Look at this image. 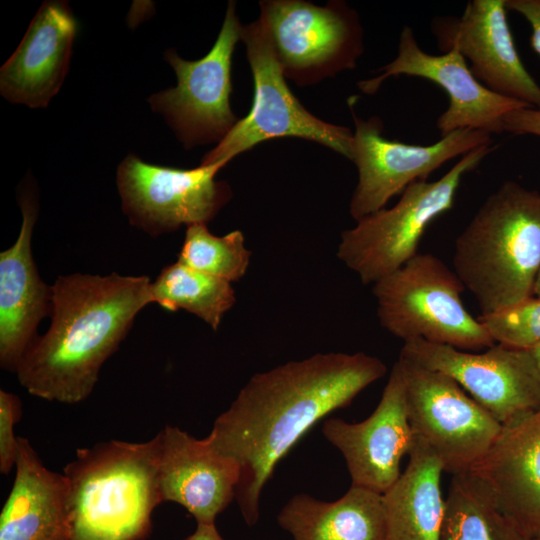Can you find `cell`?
I'll return each instance as SVG.
<instances>
[{
    "mask_svg": "<svg viewBox=\"0 0 540 540\" xmlns=\"http://www.w3.org/2000/svg\"><path fill=\"white\" fill-rule=\"evenodd\" d=\"M386 372L382 360L363 352H329L249 379L207 436L240 466L235 499L249 526L259 519L262 490L281 458L315 423Z\"/></svg>",
    "mask_w": 540,
    "mask_h": 540,
    "instance_id": "cell-1",
    "label": "cell"
},
{
    "mask_svg": "<svg viewBox=\"0 0 540 540\" xmlns=\"http://www.w3.org/2000/svg\"><path fill=\"white\" fill-rule=\"evenodd\" d=\"M147 276L70 274L52 288L51 323L32 341L16 374L32 395L74 404L93 391L104 362L152 302Z\"/></svg>",
    "mask_w": 540,
    "mask_h": 540,
    "instance_id": "cell-2",
    "label": "cell"
},
{
    "mask_svg": "<svg viewBox=\"0 0 540 540\" xmlns=\"http://www.w3.org/2000/svg\"><path fill=\"white\" fill-rule=\"evenodd\" d=\"M452 263L482 315L533 296L540 272V193L502 183L456 238Z\"/></svg>",
    "mask_w": 540,
    "mask_h": 540,
    "instance_id": "cell-3",
    "label": "cell"
},
{
    "mask_svg": "<svg viewBox=\"0 0 540 540\" xmlns=\"http://www.w3.org/2000/svg\"><path fill=\"white\" fill-rule=\"evenodd\" d=\"M159 438L111 440L79 449L64 468L69 485L70 540H142L162 501Z\"/></svg>",
    "mask_w": 540,
    "mask_h": 540,
    "instance_id": "cell-4",
    "label": "cell"
},
{
    "mask_svg": "<svg viewBox=\"0 0 540 540\" xmlns=\"http://www.w3.org/2000/svg\"><path fill=\"white\" fill-rule=\"evenodd\" d=\"M464 286L454 270L430 253H417L373 284L380 325L404 342L423 339L461 350L495 344L465 308Z\"/></svg>",
    "mask_w": 540,
    "mask_h": 540,
    "instance_id": "cell-5",
    "label": "cell"
},
{
    "mask_svg": "<svg viewBox=\"0 0 540 540\" xmlns=\"http://www.w3.org/2000/svg\"><path fill=\"white\" fill-rule=\"evenodd\" d=\"M493 150L489 145L465 154L441 178L411 183L394 206L356 221L342 232L338 258L365 285L399 269L418 253L429 224L453 207L464 176Z\"/></svg>",
    "mask_w": 540,
    "mask_h": 540,
    "instance_id": "cell-6",
    "label": "cell"
},
{
    "mask_svg": "<svg viewBox=\"0 0 540 540\" xmlns=\"http://www.w3.org/2000/svg\"><path fill=\"white\" fill-rule=\"evenodd\" d=\"M241 41L254 82L252 106L227 136L202 157L200 165L228 164L257 144L280 137L313 141L350 160L353 132L318 118L295 97L260 18L243 25Z\"/></svg>",
    "mask_w": 540,
    "mask_h": 540,
    "instance_id": "cell-7",
    "label": "cell"
},
{
    "mask_svg": "<svg viewBox=\"0 0 540 540\" xmlns=\"http://www.w3.org/2000/svg\"><path fill=\"white\" fill-rule=\"evenodd\" d=\"M260 16L285 78L315 85L354 69L364 52L358 12L341 0H263Z\"/></svg>",
    "mask_w": 540,
    "mask_h": 540,
    "instance_id": "cell-8",
    "label": "cell"
},
{
    "mask_svg": "<svg viewBox=\"0 0 540 540\" xmlns=\"http://www.w3.org/2000/svg\"><path fill=\"white\" fill-rule=\"evenodd\" d=\"M236 6L235 1L228 2L217 39L204 57L185 60L175 49L164 52L177 84L152 94L147 100L187 150L211 143L217 145L240 119L230 105L232 56L241 41L243 27Z\"/></svg>",
    "mask_w": 540,
    "mask_h": 540,
    "instance_id": "cell-9",
    "label": "cell"
},
{
    "mask_svg": "<svg viewBox=\"0 0 540 540\" xmlns=\"http://www.w3.org/2000/svg\"><path fill=\"white\" fill-rule=\"evenodd\" d=\"M396 362L415 437L434 451L444 472H468L490 450L503 425L448 375L400 356Z\"/></svg>",
    "mask_w": 540,
    "mask_h": 540,
    "instance_id": "cell-10",
    "label": "cell"
},
{
    "mask_svg": "<svg viewBox=\"0 0 540 540\" xmlns=\"http://www.w3.org/2000/svg\"><path fill=\"white\" fill-rule=\"evenodd\" d=\"M226 165L181 169L150 164L129 154L116 173L122 210L131 225L152 237L182 225L207 224L232 197L229 184L216 180Z\"/></svg>",
    "mask_w": 540,
    "mask_h": 540,
    "instance_id": "cell-11",
    "label": "cell"
},
{
    "mask_svg": "<svg viewBox=\"0 0 540 540\" xmlns=\"http://www.w3.org/2000/svg\"><path fill=\"white\" fill-rule=\"evenodd\" d=\"M351 161L358 172L349 213L356 221L385 208L407 186L428 176L446 162L492 143L491 134L472 129L453 131L429 145L408 144L383 135L377 116L367 120L353 112Z\"/></svg>",
    "mask_w": 540,
    "mask_h": 540,
    "instance_id": "cell-12",
    "label": "cell"
},
{
    "mask_svg": "<svg viewBox=\"0 0 540 540\" xmlns=\"http://www.w3.org/2000/svg\"><path fill=\"white\" fill-rule=\"evenodd\" d=\"M399 356L451 377L503 426L540 407V376L530 350L496 343L472 353L411 339Z\"/></svg>",
    "mask_w": 540,
    "mask_h": 540,
    "instance_id": "cell-13",
    "label": "cell"
},
{
    "mask_svg": "<svg viewBox=\"0 0 540 540\" xmlns=\"http://www.w3.org/2000/svg\"><path fill=\"white\" fill-rule=\"evenodd\" d=\"M375 72L374 77L357 83L363 93L375 94L386 79L400 75L424 78L440 86L449 100L448 107L436 120L441 137L461 129L501 133L502 119L507 113L531 107L486 88L457 51L439 55L425 52L409 26L400 33L396 57Z\"/></svg>",
    "mask_w": 540,
    "mask_h": 540,
    "instance_id": "cell-14",
    "label": "cell"
},
{
    "mask_svg": "<svg viewBox=\"0 0 540 540\" xmlns=\"http://www.w3.org/2000/svg\"><path fill=\"white\" fill-rule=\"evenodd\" d=\"M506 0H471L461 16L431 21L438 48L455 50L492 92L540 109V86L524 67L507 20Z\"/></svg>",
    "mask_w": 540,
    "mask_h": 540,
    "instance_id": "cell-15",
    "label": "cell"
},
{
    "mask_svg": "<svg viewBox=\"0 0 540 540\" xmlns=\"http://www.w3.org/2000/svg\"><path fill=\"white\" fill-rule=\"evenodd\" d=\"M322 433L343 455L351 485L385 493L401 474L400 463L415 441L406 400V388L397 362L380 401L365 420L324 421Z\"/></svg>",
    "mask_w": 540,
    "mask_h": 540,
    "instance_id": "cell-16",
    "label": "cell"
},
{
    "mask_svg": "<svg viewBox=\"0 0 540 540\" xmlns=\"http://www.w3.org/2000/svg\"><path fill=\"white\" fill-rule=\"evenodd\" d=\"M158 435V480L162 501L187 509L197 523L215 518L235 499L240 466L208 437L197 439L174 426Z\"/></svg>",
    "mask_w": 540,
    "mask_h": 540,
    "instance_id": "cell-17",
    "label": "cell"
},
{
    "mask_svg": "<svg viewBox=\"0 0 540 540\" xmlns=\"http://www.w3.org/2000/svg\"><path fill=\"white\" fill-rule=\"evenodd\" d=\"M77 30V20L66 1L43 2L0 69L1 95L11 103L46 108L69 71Z\"/></svg>",
    "mask_w": 540,
    "mask_h": 540,
    "instance_id": "cell-18",
    "label": "cell"
},
{
    "mask_svg": "<svg viewBox=\"0 0 540 540\" xmlns=\"http://www.w3.org/2000/svg\"><path fill=\"white\" fill-rule=\"evenodd\" d=\"M22 225L15 243L0 253V365L16 373L40 321L51 314L52 288L40 277L32 255L37 198L22 192Z\"/></svg>",
    "mask_w": 540,
    "mask_h": 540,
    "instance_id": "cell-19",
    "label": "cell"
},
{
    "mask_svg": "<svg viewBox=\"0 0 540 540\" xmlns=\"http://www.w3.org/2000/svg\"><path fill=\"white\" fill-rule=\"evenodd\" d=\"M528 535H540V407L503 426L487 454L468 472Z\"/></svg>",
    "mask_w": 540,
    "mask_h": 540,
    "instance_id": "cell-20",
    "label": "cell"
},
{
    "mask_svg": "<svg viewBox=\"0 0 540 540\" xmlns=\"http://www.w3.org/2000/svg\"><path fill=\"white\" fill-rule=\"evenodd\" d=\"M16 475L0 516V540H70L69 485L18 437Z\"/></svg>",
    "mask_w": 540,
    "mask_h": 540,
    "instance_id": "cell-21",
    "label": "cell"
},
{
    "mask_svg": "<svg viewBox=\"0 0 540 540\" xmlns=\"http://www.w3.org/2000/svg\"><path fill=\"white\" fill-rule=\"evenodd\" d=\"M293 540H386L382 494L353 486L335 501L300 493L277 516Z\"/></svg>",
    "mask_w": 540,
    "mask_h": 540,
    "instance_id": "cell-22",
    "label": "cell"
},
{
    "mask_svg": "<svg viewBox=\"0 0 540 540\" xmlns=\"http://www.w3.org/2000/svg\"><path fill=\"white\" fill-rule=\"evenodd\" d=\"M443 472L434 451L415 437L406 469L382 494L386 540H441L445 515Z\"/></svg>",
    "mask_w": 540,
    "mask_h": 540,
    "instance_id": "cell-23",
    "label": "cell"
},
{
    "mask_svg": "<svg viewBox=\"0 0 540 540\" xmlns=\"http://www.w3.org/2000/svg\"><path fill=\"white\" fill-rule=\"evenodd\" d=\"M441 540H535L467 473L452 475Z\"/></svg>",
    "mask_w": 540,
    "mask_h": 540,
    "instance_id": "cell-24",
    "label": "cell"
},
{
    "mask_svg": "<svg viewBox=\"0 0 540 540\" xmlns=\"http://www.w3.org/2000/svg\"><path fill=\"white\" fill-rule=\"evenodd\" d=\"M152 302L165 310H185L217 330L236 302L229 281L195 270L179 261L162 269L151 284Z\"/></svg>",
    "mask_w": 540,
    "mask_h": 540,
    "instance_id": "cell-25",
    "label": "cell"
},
{
    "mask_svg": "<svg viewBox=\"0 0 540 540\" xmlns=\"http://www.w3.org/2000/svg\"><path fill=\"white\" fill-rule=\"evenodd\" d=\"M250 257L240 230L216 236L207 224L196 223L186 227L177 261L232 283L246 274Z\"/></svg>",
    "mask_w": 540,
    "mask_h": 540,
    "instance_id": "cell-26",
    "label": "cell"
},
{
    "mask_svg": "<svg viewBox=\"0 0 540 540\" xmlns=\"http://www.w3.org/2000/svg\"><path fill=\"white\" fill-rule=\"evenodd\" d=\"M478 320L495 343L530 350L540 345V297L531 296Z\"/></svg>",
    "mask_w": 540,
    "mask_h": 540,
    "instance_id": "cell-27",
    "label": "cell"
},
{
    "mask_svg": "<svg viewBox=\"0 0 540 540\" xmlns=\"http://www.w3.org/2000/svg\"><path fill=\"white\" fill-rule=\"evenodd\" d=\"M21 401L13 393L0 390V471L8 474L15 466L18 437L14 426L21 418Z\"/></svg>",
    "mask_w": 540,
    "mask_h": 540,
    "instance_id": "cell-28",
    "label": "cell"
},
{
    "mask_svg": "<svg viewBox=\"0 0 540 540\" xmlns=\"http://www.w3.org/2000/svg\"><path fill=\"white\" fill-rule=\"evenodd\" d=\"M503 132L540 137V109L525 107L510 111L502 119Z\"/></svg>",
    "mask_w": 540,
    "mask_h": 540,
    "instance_id": "cell-29",
    "label": "cell"
},
{
    "mask_svg": "<svg viewBox=\"0 0 540 540\" xmlns=\"http://www.w3.org/2000/svg\"><path fill=\"white\" fill-rule=\"evenodd\" d=\"M508 10L521 14L530 24V45L540 55V0H506Z\"/></svg>",
    "mask_w": 540,
    "mask_h": 540,
    "instance_id": "cell-30",
    "label": "cell"
},
{
    "mask_svg": "<svg viewBox=\"0 0 540 540\" xmlns=\"http://www.w3.org/2000/svg\"><path fill=\"white\" fill-rule=\"evenodd\" d=\"M184 540H225L215 523H197L195 531Z\"/></svg>",
    "mask_w": 540,
    "mask_h": 540,
    "instance_id": "cell-31",
    "label": "cell"
},
{
    "mask_svg": "<svg viewBox=\"0 0 540 540\" xmlns=\"http://www.w3.org/2000/svg\"><path fill=\"white\" fill-rule=\"evenodd\" d=\"M540 376V345L530 349Z\"/></svg>",
    "mask_w": 540,
    "mask_h": 540,
    "instance_id": "cell-32",
    "label": "cell"
},
{
    "mask_svg": "<svg viewBox=\"0 0 540 540\" xmlns=\"http://www.w3.org/2000/svg\"><path fill=\"white\" fill-rule=\"evenodd\" d=\"M533 295L540 297V272L537 276V279L534 285Z\"/></svg>",
    "mask_w": 540,
    "mask_h": 540,
    "instance_id": "cell-33",
    "label": "cell"
},
{
    "mask_svg": "<svg viewBox=\"0 0 540 540\" xmlns=\"http://www.w3.org/2000/svg\"><path fill=\"white\" fill-rule=\"evenodd\" d=\"M535 540H540V535L538 537H536Z\"/></svg>",
    "mask_w": 540,
    "mask_h": 540,
    "instance_id": "cell-34",
    "label": "cell"
}]
</instances>
